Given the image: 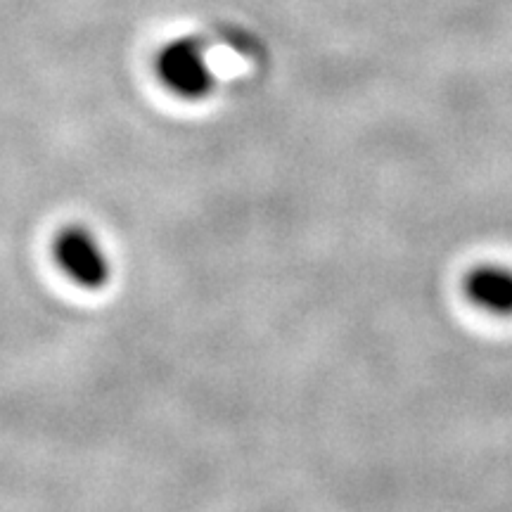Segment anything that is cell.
I'll return each instance as SVG.
<instances>
[{
  "label": "cell",
  "mask_w": 512,
  "mask_h": 512,
  "mask_svg": "<svg viewBox=\"0 0 512 512\" xmlns=\"http://www.w3.org/2000/svg\"><path fill=\"white\" fill-rule=\"evenodd\" d=\"M157 72L166 88L178 98L200 100L214 88V74L209 69L207 55L195 38H178L169 43L159 53Z\"/></svg>",
  "instance_id": "1"
},
{
  "label": "cell",
  "mask_w": 512,
  "mask_h": 512,
  "mask_svg": "<svg viewBox=\"0 0 512 512\" xmlns=\"http://www.w3.org/2000/svg\"><path fill=\"white\" fill-rule=\"evenodd\" d=\"M57 264L81 287H102L110 278V264L98 240L83 228H67L55 240Z\"/></svg>",
  "instance_id": "2"
},
{
  "label": "cell",
  "mask_w": 512,
  "mask_h": 512,
  "mask_svg": "<svg viewBox=\"0 0 512 512\" xmlns=\"http://www.w3.org/2000/svg\"><path fill=\"white\" fill-rule=\"evenodd\" d=\"M465 297L472 306L491 316H512V268L482 264L472 268L463 280Z\"/></svg>",
  "instance_id": "3"
}]
</instances>
